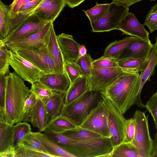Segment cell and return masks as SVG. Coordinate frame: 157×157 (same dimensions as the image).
<instances>
[{
	"instance_id": "obj_1",
	"label": "cell",
	"mask_w": 157,
	"mask_h": 157,
	"mask_svg": "<svg viewBox=\"0 0 157 157\" xmlns=\"http://www.w3.org/2000/svg\"><path fill=\"white\" fill-rule=\"evenodd\" d=\"M44 133L75 157H110L113 147L109 138L92 140L70 139L61 133L45 131Z\"/></svg>"
},
{
	"instance_id": "obj_2",
	"label": "cell",
	"mask_w": 157,
	"mask_h": 157,
	"mask_svg": "<svg viewBox=\"0 0 157 157\" xmlns=\"http://www.w3.org/2000/svg\"><path fill=\"white\" fill-rule=\"evenodd\" d=\"M6 121L13 125L23 121V112L25 101L31 93L24 81L14 72L5 76Z\"/></svg>"
},
{
	"instance_id": "obj_3",
	"label": "cell",
	"mask_w": 157,
	"mask_h": 157,
	"mask_svg": "<svg viewBox=\"0 0 157 157\" xmlns=\"http://www.w3.org/2000/svg\"><path fill=\"white\" fill-rule=\"evenodd\" d=\"M140 81L139 73H125L108 86L104 94L124 114L134 105Z\"/></svg>"
},
{
	"instance_id": "obj_4",
	"label": "cell",
	"mask_w": 157,
	"mask_h": 157,
	"mask_svg": "<svg viewBox=\"0 0 157 157\" xmlns=\"http://www.w3.org/2000/svg\"><path fill=\"white\" fill-rule=\"evenodd\" d=\"M101 98V93L89 91L70 103L63 106L60 115L77 126L82 124Z\"/></svg>"
},
{
	"instance_id": "obj_5",
	"label": "cell",
	"mask_w": 157,
	"mask_h": 157,
	"mask_svg": "<svg viewBox=\"0 0 157 157\" xmlns=\"http://www.w3.org/2000/svg\"><path fill=\"white\" fill-rule=\"evenodd\" d=\"M133 117L136 122V131L132 144L137 148L140 157H150L153 140L150 135L148 116L144 112L137 110Z\"/></svg>"
},
{
	"instance_id": "obj_6",
	"label": "cell",
	"mask_w": 157,
	"mask_h": 157,
	"mask_svg": "<svg viewBox=\"0 0 157 157\" xmlns=\"http://www.w3.org/2000/svg\"><path fill=\"white\" fill-rule=\"evenodd\" d=\"M101 97L107 113L108 125L111 135L109 139L114 147L124 141L126 120L123 114L104 93H101Z\"/></svg>"
},
{
	"instance_id": "obj_7",
	"label": "cell",
	"mask_w": 157,
	"mask_h": 157,
	"mask_svg": "<svg viewBox=\"0 0 157 157\" xmlns=\"http://www.w3.org/2000/svg\"><path fill=\"white\" fill-rule=\"evenodd\" d=\"M125 73L120 67L105 68L92 66L88 78L89 91L105 93L107 88Z\"/></svg>"
},
{
	"instance_id": "obj_8",
	"label": "cell",
	"mask_w": 157,
	"mask_h": 157,
	"mask_svg": "<svg viewBox=\"0 0 157 157\" xmlns=\"http://www.w3.org/2000/svg\"><path fill=\"white\" fill-rule=\"evenodd\" d=\"M52 22H49L35 32L21 39L5 44L9 49L13 51L18 49L33 50L40 49L48 45Z\"/></svg>"
},
{
	"instance_id": "obj_9",
	"label": "cell",
	"mask_w": 157,
	"mask_h": 157,
	"mask_svg": "<svg viewBox=\"0 0 157 157\" xmlns=\"http://www.w3.org/2000/svg\"><path fill=\"white\" fill-rule=\"evenodd\" d=\"M129 7L112 2L108 10L98 20L90 22L93 32H109L118 29L120 21L128 12Z\"/></svg>"
},
{
	"instance_id": "obj_10",
	"label": "cell",
	"mask_w": 157,
	"mask_h": 157,
	"mask_svg": "<svg viewBox=\"0 0 157 157\" xmlns=\"http://www.w3.org/2000/svg\"><path fill=\"white\" fill-rule=\"evenodd\" d=\"M78 126L95 132L103 137L110 138L107 113L102 97L97 105L92 110L83 123Z\"/></svg>"
},
{
	"instance_id": "obj_11",
	"label": "cell",
	"mask_w": 157,
	"mask_h": 157,
	"mask_svg": "<svg viewBox=\"0 0 157 157\" xmlns=\"http://www.w3.org/2000/svg\"><path fill=\"white\" fill-rule=\"evenodd\" d=\"M13 52L30 62L45 74L57 73L55 62L47 45L35 50L18 49Z\"/></svg>"
},
{
	"instance_id": "obj_12",
	"label": "cell",
	"mask_w": 157,
	"mask_h": 157,
	"mask_svg": "<svg viewBox=\"0 0 157 157\" xmlns=\"http://www.w3.org/2000/svg\"><path fill=\"white\" fill-rule=\"evenodd\" d=\"M9 63L17 75L24 81L31 84L39 81L45 74L30 62L11 50Z\"/></svg>"
},
{
	"instance_id": "obj_13",
	"label": "cell",
	"mask_w": 157,
	"mask_h": 157,
	"mask_svg": "<svg viewBox=\"0 0 157 157\" xmlns=\"http://www.w3.org/2000/svg\"><path fill=\"white\" fill-rule=\"evenodd\" d=\"M48 23L33 13L23 19L6 38L2 40L5 45L8 42L21 39L38 31Z\"/></svg>"
},
{
	"instance_id": "obj_14",
	"label": "cell",
	"mask_w": 157,
	"mask_h": 157,
	"mask_svg": "<svg viewBox=\"0 0 157 157\" xmlns=\"http://www.w3.org/2000/svg\"><path fill=\"white\" fill-rule=\"evenodd\" d=\"M66 5L65 0H42L33 13L42 20L53 23Z\"/></svg>"
},
{
	"instance_id": "obj_15",
	"label": "cell",
	"mask_w": 157,
	"mask_h": 157,
	"mask_svg": "<svg viewBox=\"0 0 157 157\" xmlns=\"http://www.w3.org/2000/svg\"><path fill=\"white\" fill-rule=\"evenodd\" d=\"M144 26L138 21L134 13L128 12L119 23L118 29L126 35L142 39H149V33Z\"/></svg>"
},
{
	"instance_id": "obj_16",
	"label": "cell",
	"mask_w": 157,
	"mask_h": 157,
	"mask_svg": "<svg viewBox=\"0 0 157 157\" xmlns=\"http://www.w3.org/2000/svg\"><path fill=\"white\" fill-rule=\"evenodd\" d=\"M153 44L149 39H140L124 49L117 58L118 60L131 58L147 59L153 47Z\"/></svg>"
},
{
	"instance_id": "obj_17",
	"label": "cell",
	"mask_w": 157,
	"mask_h": 157,
	"mask_svg": "<svg viewBox=\"0 0 157 157\" xmlns=\"http://www.w3.org/2000/svg\"><path fill=\"white\" fill-rule=\"evenodd\" d=\"M56 38L64 62L76 61L79 57L80 44L71 35L62 33L56 35Z\"/></svg>"
},
{
	"instance_id": "obj_18",
	"label": "cell",
	"mask_w": 157,
	"mask_h": 157,
	"mask_svg": "<svg viewBox=\"0 0 157 157\" xmlns=\"http://www.w3.org/2000/svg\"><path fill=\"white\" fill-rule=\"evenodd\" d=\"M53 91L66 93L71 84L66 72L45 74L39 81Z\"/></svg>"
},
{
	"instance_id": "obj_19",
	"label": "cell",
	"mask_w": 157,
	"mask_h": 157,
	"mask_svg": "<svg viewBox=\"0 0 157 157\" xmlns=\"http://www.w3.org/2000/svg\"><path fill=\"white\" fill-rule=\"evenodd\" d=\"M148 59L149 61L147 67L144 71L141 72L139 89L134 103V105H136L141 108L145 107L140 98L142 90L146 82L150 80L151 77L154 73L155 66L157 65V48L153 46Z\"/></svg>"
},
{
	"instance_id": "obj_20",
	"label": "cell",
	"mask_w": 157,
	"mask_h": 157,
	"mask_svg": "<svg viewBox=\"0 0 157 157\" xmlns=\"http://www.w3.org/2000/svg\"><path fill=\"white\" fill-rule=\"evenodd\" d=\"M66 93L54 91L44 104L47 114L48 124L60 115L65 104Z\"/></svg>"
},
{
	"instance_id": "obj_21",
	"label": "cell",
	"mask_w": 157,
	"mask_h": 157,
	"mask_svg": "<svg viewBox=\"0 0 157 157\" xmlns=\"http://www.w3.org/2000/svg\"><path fill=\"white\" fill-rule=\"evenodd\" d=\"M89 91L88 78L82 75L72 83L66 93L65 105L69 104Z\"/></svg>"
},
{
	"instance_id": "obj_22",
	"label": "cell",
	"mask_w": 157,
	"mask_h": 157,
	"mask_svg": "<svg viewBox=\"0 0 157 157\" xmlns=\"http://www.w3.org/2000/svg\"><path fill=\"white\" fill-rule=\"evenodd\" d=\"M47 47L55 62L57 73L63 74L65 72L64 62L57 42L53 24L52 25Z\"/></svg>"
},
{
	"instance_id": "obj_23",
	"label": "cell",
	"mask_w": 157,
	"mask_h": 157,
	"mask_svg": "<svg viewBox=\"0 0 157 157\" xmlns=\"http://www.w3.org/2000/svg\"><path fill=\"white\" fill-rule=\"evenodd\" d=\"M29 122L41 132H44L48 124L47 114L44 104L39 100L37 99L30 114Z\"/></svg>"
},
{
	"instance_id": "obj_24",
	"label": "cell",
	"mask_w": 157,
	"mask_h": 157,
	"mask_svg": "<svg viewBox=\"0 0 157 157\" xmlns=\"http://www.w3.org/2000/svg\"><path fill=\"white\" fill-rule=\"evenodd\" d=\"M33 133L42 143L48 153L54 157H75L58 145L44 133L39 132Z\"/></svg>"
},
{
	"instance_id": "obj_25",
	"label": "cell",
	"mask_w": 157,
	"mask_h": 157,
	"mask_svg": "<svg viewBox=\"0 0 157 157\" xmlns=\"http://www.w3.org/2000/svg\"><path fill=\"white\" fill-rule=\"evenodd\" d=\"M140 39L133 36H126L121 40L112 42L105 48L103 56L117 58L124 49Z\"/></svg>"
},
{
	"instance_id": "obj_26",
	"label": "cell",
	"mask_w": 157,
	"mask_h": 157,
	"mask_svg": "<svg viewBox=\"0 0 157 157\" xmlns=\"http://www.w3.org/2000/svg\"><path fill=\"white\" fill-rule=\"evenodd\" d=\"M148 61V58H131L118 60V63L119 67L125 72L136 73L144 71Z\"/></svg>"
},
{
	"instance_id": "obj_27",
	"label": "cell",
	"mask_w": 157,
	"mask_h": 157,
	"mask_svg": "<svg viewBox=\"0 0 157 157\" xmlns=\"http://www.w3.org/2000/svg\"><path fill=\"white\" fill-rule=\"evenodd\" d=\"M13 125L7 123L4 118L0 117V152L11 146Z\"/></svg>"
},
{
	"instance_id": "obj_28",
	"label": "cell",
	"mask_w": 157,
	"mask_h": 157,
	"mask_svg": "<svg viewBox=\"0 0 157 157\" xmlns=\"http://www.w3.org/2000/svg\"><path fill=\"white\" fill-rule=\"evenodd\" d=\"M13 137L11 146L15 149L22 144L26 136L32 131L30 124L23 122L13 126Z\"/></svg>"
},
{
	"instance_id": "obj_29",
	"label": "cell",
	"mask_w": 157,
	"mask_h": 157,
	"mask_svg": "<svg viewBox=\"0 0 157 157\" xmlns=\"http://www.w3.org/2000/svg\"><path fill=\"white\" fill-rule=\"evenodd\" d=\"M61 133L70 139L78 140L94 139L103 137L95 132L79 126Z\"/></svg>"
},
{
	"instance_id": "obj_30",
	"label": "cell",
	"mask_w": 157,
	"mask_h": 157,
	"mask_svg": "<svg viewBox=\"0 0 157 157\" xmlns=\"http://www.w3.org/2000/svg\"><path fill=\"white\" fill-rule=\"evenodd\" d=\"M9 5L0 1V40L6 38L10 33L11 19L9 16Z\"/></svg>"
},
{
	"instance_id": "obj_31",
	"label": "cell",
	"mask_w": 157,
	"mask_h": 157,
	"mask_svg": "<svg viewBox=\"0 0 157 157\" xmlns=\"http://www.w3.org/2000/svg\"><path fill=\"white\" fill-rule=\"evenodd\" d=\"M77 127L78 126L72 123L68 118L60 115L48 124L43 132L49 131L62 133Z\"/></svg>"
},
{
	"instance_id": "obj_32",
	"label": "cell",
	"mask_w": 157,
	"mask_h": 157,
	"mask_svg": "<svg viewBox=\"0 0 157 157\" xmlns=\"http://www.w3.org/2000/svg\"><path fill=\"white\" fill-rule=\"evenodd\" d=\"M140 157L136 146L131 143L123 142L113 147L110 157Z\"/></svg>"
},
{
	"instance_id": "obj_33",
	"label": "cell",
	"mask_w": 157,
	"mask_h": 157,
	"mask_svg": "<svg viewBox=\"0 0 157 157\" xmlns=\"http://www.w3.org/2000/svg\"><path fill=\"white\" fill-rule=\"evenodd\" d=\"M42 0H33L29 2L19 10L16 17L11 19L10 33L25 18L33 13L34 11Z\"/></svg>"
},
{
	"instance_id": "obj_34",
	"label": "cell",
	"mask_w": 157,
	"mask_h": 157,
	"mask_svg": "<svg viewBox=\"0 0 157 157\" xmlns=\"http://www.w3.org/2000/svg\"><path fill=\"white\" fill-rule=\"evenodd\" d=\"M30 91L37 99L41 101L44 104L54 92L39 81L32 84Z\"/></svg>"
},
{
	"instance_id": "obj_35",
	"label": "cell",
	"mask_w": 157,
	"mask_h": 157,
	"mask_svg": "<svg viewBox=\"0 0 157 157\" xmlns=\"http://www.w3.org/2000/svg\"><path fill=\"white\" fill-rule=\"evenodd\" d=\"M54 157L49 154L22 144L15 149L14 157Z\"/></svg>"
},
{
	"instance_id": "obj_36",
	"label": "cell",
	"mask_w": 157,
	"mask_h": 157,
	"mask_svg": "<svg viewBox=\"0 0 157 157\" xmlns=\"http://www.w3.org/2000/svg\"><path fill=\"white\" fill-rule=\"evenodd\" d=\"M0 40V76L9 73L10 51Z\"/></svg>"
},
{
	"instance_id": "obj_37",
	"label": "cell",
	"mask_w": 157,
	"mask_h": 157,
	"mask_svg": "<svg viewBox=\"0 0 157 157\" xmlns=\"http://www.w3.org/2000/svg\"><path fill=\"white\" fill-rule=\"evenodd\" d=\"M109 4H99L97 2L95 5L91 9L86 11L82 10L89 18L90 22L96 21L108 11Z\"/></svg>"
},
{
	"instance_id": "obj_38",
	"label": "cell",
	"mask_w": 157,
	"mask_h": 157,
	"mask_svg": "<svg viewBox=\"0 0 157 157\" xmlns=\"http://www.w3.org/2000/svg\"><path fill=\"white\" fill-rule=\"evenodd\" d=\"M93 61L90 55L86 53L83 56L79 57L75 61L82 75L88 78L91 74Z\"/></svg>"
},
{
	"instance_id": "obj_39",
	"label": "cell",
	"mask_w": 157,
	"mask_h": 157,
	"mask_svg": "<svg viewBox=\"0 0 157 157\" xmlns=\"http://www.w3.org/2000/svg\"><path fill=\"white\" fill-rule=\"evenodd\" d=\"M22 144L48 153L42 143L32 131L25 137Z\"/></svg>"
},
{
	"instance_id": "obj_40",
	"label": "cell",
	"mask_w": 157,
	"mask_h": 157,
	"mask_svg": "<svg viewBox=\"0 0 157 157\" xmlns=\"http://www.w3.org/2000/svg\"><path fill=\"white\" fill-rule=\"evenodd\" d=\"M144 25L147 26L151 33L157 30V4L151 7L145 19Z\"/></svg>"
},
{
	"instance_id": "obj_41",
	"label": "cell",
	"mask_w": 157,
	"mask_h": 157,
	"mask_svg": "<svg viewBox=\"0 0 157 157\" xmlns=\"http://www.w3.org/2000/svg\"><path fill=\"white\" fill-rule=\"evenodd\" d=\"M64 65L65 71L67 74L71 83L79 76L83 75L75 61L65 62Z\"/></svg>"
},
{
	"instance_id": "obj_42",
	"label": "cell",
	"mask_w": 157,
	"mask_h": 157,
	"mask_svg": "<svg viewBox=\"0 0 157 157\" xmlns=\"http://www.w3.org/2000/svg\"><path fill=\"white\" fill-rule=\"evenodd\" d=\"M37 99L32 93H31L27 98L23 112V122H29L30 114L36 102Z\"/></svg>"
},
{
	"instance_id": "obj_43",
	"label": "cell",
	"mask_w": 157,
	"mask_h": 157,
	"mask_svg": "<svg viewBox=\"0 0 157 157\" xmlns=\"http://www.w3.org/2000/svg\"><path fill=\"white\" fill-rule=\"evenodd\" d=\"M118 60L117 58L102 56L93 60L92 66L105 68H115L119 67Z\"/></svg>"
},
{
	"instance_id": "obj_44",
	"label": "cell",
	"mask_w": 157,
	"mask_h": 157,
	"mask_svg": "<svg viewBox=\"0 0 157 157\" xmlns=\"http://www.w3.org/2000/svg\"><path fill=\"white\" fill-rule=\"evenodd\" d=\"M145 106L152 117L157 130V90L153 94Z\"/></svg>"
},
{
	"instance_id": "obj_45",
	"label": "cell",
	"mask_w": 157,
	"mask_h": 157,
	"mask_svg": "<svg viewBox=\"0 0 157 157\" xmlns=\"http://www.w3.org/2000/svg\"><path fill=\"white\" fill-rule=\"evenodd\" d=\"M136 131V122L133 117L126 120L125 138L123 142L132 143Z\"/></svg>"
},
{
	"instance_id": "obj_46",
	"label": "cell",
	"mask_w": 157,
	"mask_h": 157,
	"mask_svg": "<svg viewBox=\"0 0 157 157\" xmlns=\"http://www.w3.org/2000/svg\"><path fill=\"white\" fill-rule=\"evenodd\" d=\"M33 0H14L9 5V16L11 20L17 17L20 10L24 5Z\"/></svg>"
},
{
	"instance_id": "obj_47",
	"label": "cell",
	"mask_w": 157,
	"mask_h": 157,
	"mask_svg": "<svg viewBox=\"0 0 157 157\" xmlns=\"http://www.w3.org/2000/svg\"><path fill=\"white\" fill-rule=\"evenodd\" d=\"M5 76H0V115L4 116L6 95Z\"/></svg>"
},
{
	"instance_id": "obj_48",
	"label": "cell",
	"mask_w": 157,
	"mask_h": 157,
	"mask_svg": "<svg viewBox=\"0 0 157 157\" xmlns=\"http://www.w3.org/2000/svg\"><path fill=\"white\" fill-rule=\"evenodd\" d=\"M113 2L129 7L132 5L143 0H112ZM155 1V0H149Z\"/></svg>"
},
{
	"instance_id": "obj_49",
	"label": "cell",
	"mask_w": 157,
	"mask_h": 157,
	"mask_svg": "<svg viewBox=\"0 0 157 157\" xmlns=\"http://www.w3.org/2000/svg\"><path fill=\"white\" fill-rule=\"evenodd\" d=\"M15 150L12 146L3 151L0 152V157H14Z\"/></svg>"
},
{
	"instance_id": "obj_50",
	"label": "cell",
	"mask_w": 157,
	"mask_h": 157,
	"mask_svg": "<svg viewBox=\"0 0 157 157\" xmlns=\"http://www.w3.org/2000/svg\"><path fill=\"white\" fill-rule=\"evenodd\" d=\"M85 0H65L66 4L69 7L73 8L83 2Z\"/></svg>"
},
{
	"instance_id": "obj_51",
	"label": "cell",
	"mask_w": 157,
	"mask_h": 157,
	"mask_svg": "<svg viewBox=\"0 0 157 157\" xmlns=\"http://www.w3.org/2000/svg\"><path fill=\"white\" fill-rule=\"evenodd\" d=\"M87 53V49L85 46L80 44L79 49V57L83 56Z\"/></svg>"
},
{
	"instance_id": "obj_52",
	"label": "cell",
	"mask_w": 157,
	"mask_h": 157,
	"mask_svg": "<svg viewBox=\"0 0 157 157\" xmlns=\"http://www.w3.org/2000/svg\"><path fill=\"white\" fill-rule=\"evenodd\" d=\"M156 149H157V132L155 134L154 140H153V150Z\"/></svg>"
},
{
	"instance_id": "obj_53",
	"label": "cell",
	"mask_w": 157,
	"mask_h": 157,
	"mask_svg": "<svg viewBox=\"0 0 157 157\" xmlns=\"http://www.w3.org/2000/svg\"><path fill=\"white\" fill-rule=\"evenodd\" d=\"M150 157H157V149L152 150Z\"/></svg>"
},
{
	"instance_id": "obj_54",
	"label": "cell",
	"mask_w": 157,
	"mask_h": 157,
	"mask_svg": "<svg viewBox=\"0 0 157 157\" xmlns=\"http://www.w3.org/2000/svg\"><path fill=\"white\" fill-rule=\"evenodd\" d=\"M156 42L155 44H153V47L157 48V36L155 38Z\"/></svg>"
}]
</instances>
